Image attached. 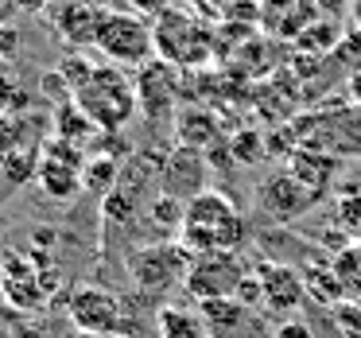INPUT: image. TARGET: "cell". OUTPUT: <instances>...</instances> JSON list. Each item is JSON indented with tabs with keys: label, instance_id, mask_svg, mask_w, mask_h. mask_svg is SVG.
Instances as JSON below:
<instances>
[{
	"label": "cell",
	"instance_id": "obj_8",
	"mask_svg": "<svg viewBox=\"0 0 361 338\" xmlns=\"http://www.w3.org/2000/svg\"><path fill=\"white\" fill-rule=\"evenodd\" d=\"M133 78H136V102H140L144 117H152V121L171 117L175 102H179V66L164 63V59H152Z\"/></svg>",
	"mask_w": 361,
	"mask_h": 338
},
{
	"label": "cell",
	"instance_id": "obj_32",
	"mask_svg": "<svg viewBox=\"0 0 361 338\" xmlns=\"http://www.w3.org/2000/svg\"><path fill=\"white\" fill-rule=\"evenodd\" d=\"M233 152H237V159L257 156V152H260V136H257V133H241V136H233Z\"/></svg>",
	"mask_w": 361,
	"mask_h": 338
},
{
	"label": "cell",
	"instance_id": "obj_17",
	"mask_svg": "<svg viewBox=\"0 0 361 338\" xmlns=\"http://www.w3.org/2000/svg\"><path fill=\"white\" fill-rule=\"evenodd\" d=\"M198 315H202V322L214 330L218 338L233 334V330L245 327V315H249V307L241 303L237 296H226V299H202L198 303Z\"/></svg>",
	"mask_w": 361,
	"mask_h": 338
},
{
	"label": "cell",
	"instance_id": "obj_31",
	"mask_svg": "<svg viewBox=\"0 0 361 338\" xmlns=\"http://www.w3.org/2000/svg\"><path fill=\"white\" fill-rule=\"evenodd\" d=\"M237 299H241L245 307L264 303V291H260V276H257V272H249V276L241 280V288H237Z\"/></svg>",
	"mask_w": 361,
	"mask_h": 338
},
{
	"label": "cell",
	"instance_id": "obj_39",
	"mask_svg": "<svg viewBox=\"0 0 361 338\" xmlns=\"http://www.w3.org/2000/svg\"><path fill=\"white\" fill-rule=\"evenodd\" d=\"M82 4H90V8H102V12H109V0H82Z\"/></svg>",
	"mask_w": 361,
	"mask_h": 338
},
{
	"label": "cell",
	"instance_id": "obj_2",
	"mask_svg": "<svg viewBox=\"0 0 361 338\" xmlns=\"http://www.w3.org/2000/svg\"><path fill=\"white\" fill-rule=\"evenodd\" d=\"M97 55L105 63L121 66V71H140V66L152 63V51H156V35H152V24L133 12H117L109 8L102 16V28H97L94 40Z\"/></svg>",
	"mask_w": 361,
	"mask_h": 338
},
{
	"label": "cell",
	"instance_id": "obj_4",
	"mask_svg": "<svg viewBox=\"0 0 361 338\" xmlns=\"http://www.w3.org/2000/svg\"><path fill=\"white\" fill-rule=\"evenodd\" d=\"M66 311H71L74 330H90V334H133L128 327L125 303L117 299V291L102 288V284H78L66 299Z\"/></svg>",
	"mask_w": 361,
	"mask_h": 338
},
{
	"label": "cell",
	"instance_id": "obj_10",
	"mask_svg": "<svg viewBox=\"0 0 361 338\" xmlns=\"http://www.w3.org/2000/svg\"><path fill=\"white\" fill-rule=\"evenodd\" d=\"M159 191L179 198L183 206L195 195H202L206 191V156L202 152H190V148H175L164 159V167H159Z\"/></svg>",
	"mask_w": 361,
	"mask_h": 338
},
{
	"label": "cell",
	"instance_id": "obj_29",
	"mask_svg": "<svg viewBox=\"0 0 361 338\" xmlns=\"http://www.w3.org/2000/svg\"><path fill=\"white\" fill-rule=\"evenodd\" d=\"M148 214L156 222H167V226L183 229V203H179V198H171V195H164V191L148 203Z\"/></svg>",
	"mask_w": 361,
	"mask_h": 338
},
{
	"label": "cell",
	"instance_id": "obj_23",
	"mask_svg": "<svg viewBox=\"0 0 361 338\" xmlns=\"http://www.w3.org/2000/svg\"><path fill=\"white\" fill-rule=\"evenodd\" d=\"M121 159L117 156H94L82 171V191H94V195H109L121 179Z\"/></svg>",
	"mask_w": 361,
	"mask_h": 338
},
{
	"label": "cell",
	"instance_id": "obj_6",
	"mask_svg": "<svg viewBox=\"0 0 361 338\" xmlns=\"http://www.w3.org/2000/svg\"><path fill=\"white\" fill-rule=\"evenodd\" d=\"M314 203H319V195H314L311 187H303V183H299L295 175L288 171V167L272 171V175H268V179L257 187V206H260V214H268V218L280 222V226L303 218V214L311 210Z\"/></svg>",
	"mask_w": 361,
	"mask_h": 338
},
{
	"label": "cell",
	"instance_id": "obj_12",
	"mask_svg": "<svg viewBox=\"0 0 361 338\" xmlns=\"http://www.w3.org/2000/svg\"><path fill=\"white\" fill-rule=\"evenodd\" d=\"M314 20H319L314 0H268L260 8V28L276 40H299Z\"/></svg>",
	"mask_w": 361,
	"mask_h": 338
},
{
	"label": "cell",
	"instance_id": "obj_30",
	"mask_svg": "<svg viewBox=\"0 0 361 338\" xmlns=\"http://www.w3.org/2000/svg\"><path fill=\"white\" fill-rule=\"evenodd\" d=\"M27 109V90L12 74H0V113H20Z\"/></svg>",
	"mask_w": 361,
	"mask_h": 338
},
{
	"label": "cell",
	"instance_id": "obj_13",
	"mask_svg": "<svg viewBox=\"0 0 361 338\" xmlns=\"http://www.w3.org/2000/svg\"><path fill=\"white\" fill-rule=\"evenodd\" d=\"M102 16H105L102 8H90V4H82V0H55V12H51L55 32L63 35L71 47H94Z\"/></svg>",
	"mask_w": 361,
	"mask_h": 338
},
{
	"label": "cell",
	"instance_id": "obj_18",
	"mask_svg": "<svg viewBox=\"0 0 361 338\" xmlns=\"http://www.w3.org/2000/svg\"><path fill=\"white\" fill-rule=\"evenodd\" d=\"M175 136H179V148L206 152L214 140H218V121H214V113L187 109V113H179V121H175Z\"/></svg>",
	"mask_w": 361,
	"mask_h": 338
},
{
	"label": "cell",
	"instance_id": "obj_3",
	"mask_svg": "<svg viewBox=\"0 0 361 338\" xmlns=\"http://www.w3.org/2000/svg\"><path fill=\"white\" fill-rule=\"evenodd\" d=\"M128 268V280L140 296L156 299L164 291L187 284V272H190V257L183 253L179 241H152V245H140V249L128 253L125 260Z\"/></svg>",
	"mask_w": 361,
	"mask_h": 338
},
{
	"label": "cell",
	"instance_id": "obj_11",
	"mask_svg": "<svg viewBox=\"0 0 361 338\" xmlns=\"http://www.w3.org/2000/svg\"><path fill=\"white\" fill-rule=\"evenodd\" d=\"M0 272H4L8 303L16 307V311H39L43 299H47V288H51V284L32 268V260H24V257H16V253H8V257H4V265H0Z\"/></svg>",
	"mask_w": 361,
	"mask_h": 338
},
{
	"label": "cell",
	"instance_id": "obj_15",
	"mask_svg": "<svg viewBox=\"0 0 361 338\" xmlns=\"http://www.w3.org/2000/svg\"><path fill=\"white\" fill-rule=\"evenodd\" d=\"M288 171L295 175L303 187H311L314 195H326V187H330V179H334V171H338V159L334 156H322V152H307V148H299V152H291L288 156Z\"/></svg>",
	"mask_w": 361,
	"mask_h": 338
},
{
	"label": "cell",
	"instance_id": "obj_5",
	"mask_svg": "<svg viewBox=\"0 0 361 338\" xmlns=\"http://www.w3.org/2000/svg\"><path fill=\"white\" fill-rule=\"evenodd\" d=\"M152 35H156L159 59L171 66H195L210 55V32L195 16H187V12L164 8L156 28H152Z\"/></svg>",
	"mask_w": 361,
	"mask_h": 338
},
{
	"label": "cell",
	"instance_id": "obj_41",
	"mask_svg": "<svg viewBox=\"0 0 361 338\" xmlns=\"http://www.w3.org/2000/svg\"><path fill=\"white\" fill-rule=\"evenodd\" d=\"M4 257H8V249H4V241H0V265H4Z\"/></svg>",
	"mask_w": 361,
	"mask_h": 338
},
{
	"label": "cell",
	"instance_id": "obj_27",
	"mask_svg": "<svg viewBox=\"0 0 361 338\" xmlns=\"http://www.w3.org/2000/svg\"><path fill=\"white\" fill-rule=\"evenodd\" d=\"M330 319H334V330L342 338H361V303L357 299H342L338 307H330Z\"/></svg>",
	"mask_w": 361,
	"mask_h": 338
},
{
	"label": "cell",
	"instance_id": "obj_34",
	"mask_svg": "<svg viewBox=\"0 0 361 338\" xmlns=\"http://www.w3.org/2000/svg\"><path fill=\"white\" fill-rule=\"evenodd\" d=\"M276 338H314V334H311V327H307V322L288 319V322H280V327H276Z\"/></svg>",
	"mask_w": 361,
	"mask_h": 338
},
{
	"label": "cell",
	"instance_id": "obj_40",
	"mask_svg": "<svg viewBox=\"0 0 361 338\" xmlns=\"http://www.w3.org/2000/svg\"><path fill=\"white\" fill-rule=\"evenodd\" d=\"M0 303H8V288H4V272H0Z\"/></svg>",
	"mask_w": 361,
	"mask_h": 338
},
{
	"label": "cell",
	"instance_id": "obj_9",
	"mask_svg": "<svg viewBox=\"0 0 361 338\" xmlns=\"http://www.w3.org/2000/svg\"><path fill=\"white\" fill-rule=\"evenodd\" d=\"M257 276H260V291H264V307L272 315L288 319L307 303V284L299 268L283 265V260H264V265H257Z\"/></svg>",
	"mask_w": 361,
	"mask_h": 338
},
{
	"label": "cell",
	"instance_id": "obj_26",
	"mask_svg": "<svg viewBox=\"0 0 361 338\" xmlns=\"http://www.w3.org/2000/svg\"><path fill=\"white\" fill-rule=\"evenodd\" d=\"M27 121H20L16 113H0V159L4 156H12L16 148H24V144H32L27 140Z\"/></svg>",
	"mask_w": 361,
	"mask_h": 338
},
{
	"label": "cell",
	"instance_id": "obj_24",
	"mask_svg": "<svg viewBox=\"0 0 361 338\" xmlns=\"http://www.w3.org/2000/svg\"><path fill=\"white\" fill-rule=\"evenodd\" d=\"M334 222L342 226V234H350L357 241V234H361V183H353V187L334 195Z\"/></svg>",
	"mask_w": 361,
	"mask_h": 338
},
{
	"label": "cell",
	"instance_id": "obj_36",
	"mask_svg": "<svg viewBox=\"0 0 361 338\" xmlns=\"http://www.w3.org/2000/svg\"><path fill=\"white\" fill-rule=\"evenodd\" d=\"M66 338H121V334H90V330H71Z\"/></svg>",
	"mask_w": 361,
	"mask_h": 338
},
{
	"label": "cell",
	"instance_id": "obj_43",
	"mask_svg": "<svg viewBox=\"0 0 361 338\" xmlns=\"http://www.w3.org/2000/svg\"><path fill=\"white\" fill-rule=\"evenodd\" d=\"M357 245H361V234H357Z\"/></svg>",
	"mask_w": 361,
	"mask_h": 338
},
{
	"label": "cell",
	"instance_id": "obj_1",
	"mask_svg": "<svg viewBox=\"0 0 361 338\" xmlns=\"http://www.w3.org/2000/svg\"><path fill=\"white\" fill-rule=\"evenodd\" d=\"M71 102L78 105V109L94 121V128H102V133H121V128L136 117V109H140V102H136V78L128 71H121V66H113V63L94 66V71L86 74V82L71 94Z\"/></svg>",
	"mask_w": 361,
	"mask_h": 338
},
{
	"label": "cell",
	"instance_id": "obj_19",
	"mask_svg": "<svg viewBox=\"0 0 361 338\" xmlns=\"http://www.w3.org/2000/svg\"><path fill=\"white\" fill-rule=\"evenodd\" d=\"M303 272V284H307V296L314 299L319 307H338L345 299V291H342V284H338V276H334V268H330V260H319V265H307V268H299Z\"/></svg>",
	"mask_w": 361,
	"mask_h": 338
},
{
	"label": "cell",
	"instance_id": "obj_25",
	"mask_svg": "<svg viewBox=\"0 0 361 338\" xmlns=\"http://www.w3.org/2000/svg\"><path fill=\"white\" fill-rule=\"evenodd\" d=\"M55 125H59V140H66V144H78V148H82V140H86V136H94V121H90V117H86V113H82L74 102L59 105V117H55Z\"/></svg>",
	"mask_w": 361,
	"mask_h": 338
},
{
	"label": "cell",
	"instance_id": "obj_38",
	"mask_svg": "<svg viewBox=\"0 0 361 338\" xmlns=\"http://www.w3.org/2000/svg\"><path fill=\"white\" fill-rule=\"evenodd\" d=\"M353 28L361 32V0H353Z\"/></svg>",
	"mask_w": 361,
	"mask_h": 338
},
{
	"label": "cell",
	"instance_id": "obj_35",
	"mask_svg": "<svg viewBox=\"0 0 361 338\" xmlns=\"http://www.w3.org/2000/svg\"><path fill=\"white\" fill-rule=\"evenodd\" d=\"M350 97H353V105L361 109V66L350 74Z\"/></svg>",
	"mask_w": 361,
	"mask_h": 338
},
{
	"label": "cell",
	"instance_id": "obj_20",
	"mask_svg": "<svg viewBox=\"0 0 361 338\" xmlns=\"http://www.w3.org/2000/svg\"><path fill=\"white\" fill-rule=\"evenodd\" d=\"M156 330L159 338H206V322L198 311H187V307H159L156 311Z\"/></svg>",
	"mask_w": 361,
	"mask_h": 338
},
{
	"label": "cell",
	"instance_id": "obj_37",
	"mask_svg": "<svg viewBox=\"0 0 361 338\" xmlns=\"http://www.w3.org/2000/svg\"><path fill=\"white\" fill-rule=\"evenodd\" d=\"M12 4H20V8H43L47 0H12Z\"/></svg>",
	"mask_w": 361,
	"mask_h": 338
},
{
	"label": "cell",
	"instance_id": "obj_7",
	"mask_svg": "<svg viewBox=\"0 0 361 338\" xmlns=\"http://www.w3.org/2000/svg\"><path fill=\"white\" fill-rule=\"evenodd\" d=\"M245 276H249V268L241 265L237 253H214V257H202V260L190 265L183 288H187L198 303H202V299H226V296H237Z\"/></svg>",
	"mask_w": 361,
	"mask_h": 338
},
{
	"label": "cell",
	"instance_id": "obj_22",
	"mask_svg": "<svg viewBox=\"0 0 361 338\" xmlns=\"http://www.w3.org/2000/svg\"><path fill=\"white\" fill-rule=\"evenodd\" d=\"M330 268H334L345 299H357L361 303V245L353 241V245H345L342 253H334V257H330Z\"/></svg>",
	"mask_w": 361,
	"mask_h": 338
},
{
	"label": "cell",
	"instance_id": "obj_33",
	"mask_svg": "<svg viewBox=\"0 0 361 338\" xmlns=\"http://www.w3.org/2000/svg\"><path fill=\"white\" fill-rule=\"evenodd\" d=\"M16 51H20V35L12 28H0V63H8Z\"/></svg>",
	"mask_w": 361,
	"mask_h": 338
},
{
	"label": "cell",
	"instance_id": "obj_21",
	"mask_svg": "<svg viewBox=\"0 0 361 338\" xmlns=\"http://www.w3.org/2000/svg\"><path fill=\"white\" fill-rule=\"evenodd\" d=\"M39 164H43V148H39V140H32L24 148H16L12 156L0 159V179L8 183V187H24V183H32L39 175Z\"/></svg>",
	"mask_w": 361,
	"mask_h": 338
},
{
	"label": "cell",
	"instance_id": "obj_42",
	"mask_svg": "<svg viewBox=\"0 0 361 338\" xmlns=\"http://www.w3.org/2000/svg\"><path fill=\"white\" fill-rule=\"evenodd\" d=\"M206 338H218V334H206Z\"/></svg>",
	"mask_w": 361,
	"mask_h": 338
},
{
	"label": "cell",
	"instance_id": "obj_16",
	"mask_svg": "<svg viewBox=\"0 0 361 338\" xmlns=\"http://www.w3.org/2000/svg\"><path fill=\"white\" fill-rule=\"evenodd\" d=\"M35 183H39V191L51 198V203H71V198L82 191V167H71V164H63V159L43 156Z\"/></svg>",
	"mask_w": 361,
	"mask_h": 338
},
{
	"label": "cell",
	"instance_id": "obj_28",
	"mask_svg": "<svg viewBox=\"0 0 361 338\" xmlns=\"http://www.w3.org/2000/svg\"><path fill=\"white\" fill-rule=\"evenodd\" d=\"M338 35H342V32H338V24H326V20H314V24L307 28V32L299 35L295 43H299L303 51H326L330 43L338 40Z\"/></svg>",
	"mask_w": 361,
	"mask_h": 338
},
{
	"label": "cell",
	"instance_id": "obj_14",
	"mask_svg": "<svg viewBox=\"0 0 361 338\" xmlns=\"http://www.w3.org/2000/svg\"><path fill=\"white\" fill-rule=\"evenodd\" d=\"M241 218V210H237V203L226 195V191H214L206 187L202 195H195L187 206H183V226H198L206 229V234H218L221 226H229V222Z\"/></svg>",
	"mask_w": 361,
	"mask_h": 338
}]
</instances>
